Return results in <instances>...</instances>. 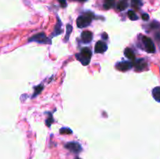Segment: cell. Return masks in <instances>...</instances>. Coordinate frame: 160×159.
Wrapping results in <instances>:
<instances>
[{
    "label": "cell",
    "mask_w": 160,
    "mask_h": 159,
    "mask_svg": "<svg viewBox=\"0 0 160 159\" xmlns=\"http://www.w3.org/2000/svg\"><path fill=\"white\" fill-rule=\"evenodd\" d=\"M116 66V69L120 70V71L125 72V71H127L130 69H131L132 63H130V62H122V63H120L117 64Z\"/></svg>",
    "instance_id": "52a82bcc"
},
{
    "label": "cell",
    "mask_w": 160,
    "mask_h": 159,
    "mask_svg": "<svg viewBox=\"0 0 160 159\" xmlns=\"http://www.w3.org/2000/svg\"><path fill=\"white\" fill-rule=\"evenodd\" d=\"M128 17L130 18V20H137L138 19V16L135 14V13H134L133 10H129L128 11Z\"/></svg>",
    "instance_id": "5bb4252c"
},
{
    "label": "cell",
    "mask_w": 160,
    "mask_h": 159,
    "mask_svg": "<svg viewBox=\"0 0 160 159\" xmlns=\"http://www.w3.org/2000/svg\"><path fill=\"white\" fill-rule=\"evenodd\" d=\"M113 4V0H105V4H104V8L106 9H109L110 7L112 6Z\"/></svg>",
    "instance_id": "2e32d148"
},
{
    "label": "cell",
    "mask_w": 160,
    "mask_h": 159,
    "mask_svg": "<svg viewBox=\"0 0 160 159\" xmlns=\"http://www.w3.org/2000/svg\"><path fill=\"white\" fill-rule=\"evenodd\" d=\"M76 58L81 62L82 65H88L92 58V51L88 48H84L80 54L76 55Z\"/></svg>",
    "instance_id": "6da1fadb"
},
{
    "label": "cell",
    "mask_w": 160,
    "mask_h": 159,
    "mask_svg": "<svg viewBox=\"0 0 160 159\" xmlns=\"http://www.w3.org/2000/svg\"><path fill=\"white\" fill-rule=\"evenodd\" d=\"M92 38H93V36H92V33L91 31H83L81 34V39L84 43H90Z\"/></svg>",
    "instance_id": "ba28073f"
},
{
    "label": "cell",
    "mask_w": 160,
    "mask_h": 159,
    "mask_svg": "<svg viewBox=\"0 0 160 159\" xmlns=\"http://www.w3.org/2000/svg\"><path fill=\"white\" fill-rule=\"evenodd\" d=\"M141 17H142V19L144 20H148L149 19V16L147 13H144V14H142V16H141Z\"/></svg>",
    "instance_id": "7402d4cb"
},
{
    "label": "cell",
    "mask_w": 160,
    "mask_h": 159,
    "mask_svg": "<svg viewBox=\"0 0 160 159\" xmlns=\"http://www.w3.org/2000/svg\"><path fill=\"white\" fill-rule=\"evenodd\" d=\"M72 26L68 24L67 26H66V37H65V41L69 39V37H70V35L72 32Z\"/></svg>",
    "instance_id": "9a60e30c"
},
{
    "label": "cell",
    "mask_w": 160,
    "mask_h": 159,
    "mask_svg": "<svg viewBox=\"0 0 160 159\" xmlns=\"http://www.w3.org/2000/svg\"><path fill=\"white\" fill-rule=\"evenodd\" d=\"M52 122H53V119H52V116H51V117H49V119H48L47 121H46V125H47L48 127H50Z\"/></svg>",
    "instance_id": "44dd1931"
},
{
    "label": "cell",
    "mask_w": 160,
    "mask_h": 159,
    "mask_svg": "<svg viewBox=\"0 0 160 159\" xmlns=\"http://www.w3.org/2000/svg\"><path fill=\"white\" fill-rule=\"evenodd\" d=\"M107 50V45L105 42L99 41L95 44L94 46V52L96 53H104L105 51Z\"/></svg>",
    "instance_id": "8992f818"
},
{
    "label": "cell",
    "mask_w": 160,
    "mask_h": 159,
    "mask_svg": "<svg viewBox=\"0 0 160 159\" xmlns=\"http://www.w3.org/2000/svg\"><path fill=\"white\" fill-rule=\"evenodd\" d=\"M59 4L61 5L62 7H63V8H65V7L66 6V0H59Z\"/></svg>",
    "instance_id": "ffe728a7"
},
{
    "label": "cell",
    "mask_w": 160,
    "mask_h": 159,
    "mask_svg": "<svg viewBox=\"0 0 160 159\" xmlns=\"http://www.w3.org/2000/svg\"><path fill=\"white\" fill-rule=\"evenodd\" d=\"M59 133H62V134H71L72 130L70 128H62L59 130Z\"/></svg>",
    "instance_id": "ac0fdd59"
},
{
    "label": "cell",
    "mask_w": 160,
    "mask_h": 159,
    "mask_svg": "<svg viewBox=\"0 0 160 159\" xmlns=\"http://www.w3.org/2000/svg\"><path fill=\"white\" fill-rule=\"evenodd\" d=\"M146 63L145 62V60L142 59H140L137 60L134 63V66L136 68V70L138 71H141V70H143L146 67Z\"/></svg>",
    "instance_id": "9c48e42d"
},
{
    "label": "cell",
    "mask_w": 160,
    "mask_h": 159,
    "mask_svg": "<svg viewBox=\"0 0 160 159\" xmlns=\"http://www.w3.org/2000/svg\"><path fill=\"white\" fill-rule=\"evenodd\" d=\"M127 6H128V3H127V0H122V1L119 2L118 6H117V9L120 11H123L127 8Z\"/></svg>",
    "instance_id": "4fadbf2b"
},
{
    "label": "cell",
    "mask_w": 160,
    "mask_h": 159,
    "mask_svg": "<svg viewBox=\"0 0 160 159\" xmlns=\"http://www.w3.org/2000/svg\"><path fill=\"white\" fill-rule=\"evenodd\" d=\"M75 159H81V158H75Z\"/></svg>",
    "instance_id": "603a6c76"
},
{
    "label": "cell",
    "mask_w": 160,
    "mask_h": 159,
    "mask_svg": "<svg viewBox=\"0 0 160 159\" xmlns=\"http://www.w3.org/2000/svg\"><path fill=\"white\" fill-rule=\"evenodd\" d=\"M29 42H35L42 44H48L50 43V40L46 37L44 33H39L37 35H34L33 37L29 39Z\"/></svg>",
    "instance_id": "3957f363"
},
{
    "label": "cell",
    "mask_w": 160,
    "mask_h": 159,
    "mask_svg": "<svg viewBox=\"0 0 160 159\" xmlns=\"http://www.w3.org/2000/svg\"><path fill=\"white\" fill-rule=\"evenodd\" d=\"M132 6L134 7H138L141 5L140 0H132Z\"/></svg>",
    "instance_id": "d6986e66"
},
{
    "label": "cell",
    "mask_w": 160,
    "mask_h": 159,
    "mask_svg": "<svg viewBox=\"0 0 160 159\" xmlns=\"http://www.w3.org/2000/svg\"><path fill=\"white\" fill-rule=\"evenodd\" d=\"M143 43L145 45V49L147 51L148 53H154L156 52V47H155V45L152 42L151 38L146 37V36H143L142 37Z\"/></svg>",
    "instance_id": "277c9868"
},
{
    "label": "cell",
    "mask_w": 160,
    "mask_h": 159,
    "mask_svg": "<svg viewBox=\"0 0 160 159\" xmlns=\"http://www.w3.org/2000/svg\"><path fill=\"white\" fill-rule=\"evenodd\" d=\"M62 23L60 22V20L58 19V23L56 24V26L55 27V31H54V33L53 34V36H56L58 35H60L62 33Z\"/></svg>",
    "instance_id": "7c38bea8"
},
{
    "label": "cell",
    "mask_w": 160,
    "mask_h": 159,
    "mask_svg": "<svg viewBox=\"0 0 160 159\" xmlns=\"http://www.w3.org/2000/svg\"><path fill=\"white\" fill-rule=\"evenodd\" d=\"M152 96L156 101L160 102V87H155L152 90Z\"/></svg>",
    "instance_id": "30bf717a"
},
{
    "label": "cell",
    "mask_w": 160,
    "mask_h": 159,
    "mask_svg": "<svg viewBox=\"0 0 160 159\" xmlns=\"http://www.w3.org/2000/svg\"><path fill=\"white\" fill-rule=\"evenodd\" d=\"M65 147L66 149L70 150L74 153H79L81 150V147L79 144L75 143V142H70L65 145Z\"/></svg>",
    "instance_id": "5b68a950"
},
{
    "label": "cell",
    "mask_w": 160,
    "mask_h": 159,
    "mask_svg": "<svg viewBox=\"0 0 160 159\" xmlns=\"http://www.w3.org/2000/svg\"><path fill=\"white\" fill-rule=\"evenodd\" d=\"M124 54H125L126 57L127 59H129L130 60H134L135 59V55H134V52L129 48H127L124 50Z\"/></svg>",
    "instance_id": "8fae6325"
},
{
    "label": "cell",
    "mask_w": 160,
    "mask_h": 159,
    "mask_svg": "<svg viewBox=\"0 0 160 159\" xmlns=\"http://www.w3.org/2000/svg\"><path fill=\"white\" fill-rule=\"evenodd\" d=\"M92 17L91 15H83L77 18V25L80 28H84L90 25L91 22H92Z\"/></svg>",
    "instance_id": "7a4b0ae2"
},
{
    "label": "cell",
    "mask_w": 160,
    "mask_h": 159,
    "mask_svg": "<svg viewBox=\"0 0 160 159\" xmlns=\"http://www.w3.org/2000/svg\"><path fill=\"white\" fill-rule=\"evenodd\" d=\"M42 89H43V86H42V85H38L37 87H35V94H34V95H33V98H35V96H37V94H39L40 92L42 91Z\"/></svg>",
    "instance_id": "e0dca14e"
}]
</instances>
